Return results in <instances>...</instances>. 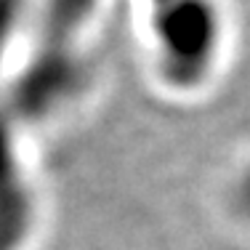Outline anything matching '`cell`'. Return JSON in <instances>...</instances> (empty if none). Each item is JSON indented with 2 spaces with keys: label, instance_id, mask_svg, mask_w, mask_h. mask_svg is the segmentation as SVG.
Instances as JSON below:
<instances>
[{
  "label": "cell",
  "instance_id": "obj_1",
  "mask_svg": "<svg viewBox=\"0 0 250 250\" xmlns=\"http://www.w3.org/2000/svg\"><path fill=\"white\" fill-rule=\"evenodd\" d=\"M163 88L192 93L218 75L231 45L229 0H123Z\"/></svg>",
  "mask_w": 250,
  "mask_h": 250
},
{
  "label": "cell",
  "instance_id": "obj_2",
  "mask_svg": "<svg viewBox=\"0 0 250 250\" xmlns=\"http://www.w3.org/2000/svg\"><path fill=\"white\" fill-rule=\"evenodd\" d=\"M123 11V0H29L24 38L32 40L21 88L40 101L85 75L93 43L106 21Z\"/></svg>",
  "mask_w": 250,
  "mask_h": 250
}]
</instances>
